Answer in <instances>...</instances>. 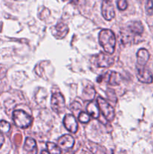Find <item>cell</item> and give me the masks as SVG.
Listing matches in <instances>:
<instances>
[{"label": "cell", "instance_id": "16", "mask_svg": "<svg viewBox=\"0 0 153 154\" xmlns=\"http://www.w3.org/2000/svg\"><path fill=\"white\" fill-rule=\"evenodd\" d=\"M95 96V90L92 86H88L82 92V98L84 101H92Z\"/></svg>", "mask_w": 153, "mask_h": 154}, {"label": "cell", "instance_id": "18", "mask_svg": "<svg viewBox=\"0 0 153 154\" xmlns=\"http://www.w3.org/2000/svg\"><path fill=\"white\" fill-rule=\"evenodd\" d=\"M10 125L8 122L5 120H1L0 121V132L2 134H6L10 131Z\"/></svg>", "mask_w": 153, "mask_h": 154}, {"label": "cell", "instance_id": "12", "mask_svg": "<svg viewBox=\"0 0 153 154\" xmlns=\"http://www.w3.org/2000/svg\"><path fill=\"white\" fill-rule=\"evenodd\" d=\"M54 28H55V30L53 32V35L57 38L59 39L63 38L67 35L69 30L68 26L63 23H58Z\"/></svg>", "mask_w": 153, "mask_h": 154}, {"label": "cell", "instance_id": "13", "mask_svg": "<svg viewBox=\"0 0 153 154\" xmlns=\"http://www.w3.org/2000/svg\"><path fill=\"white\" fill-rule=\"evenodd\" d=\"M149 53L146 49L141 48L136 53V59H137V63L140 66H145L147 62L149 60Z\"/></svg>", "mask_w": 153, "mask_h": 154}, {"label": "cell", "instance_id": "2", "mask_svg": "<svg viewBox=\"0 0 153 154\" xmlns=\"http://www.w3.org/2000/svg\"><path fill=\"white\" fill-rule=\"evenodd\" d=\"M13 120L15 125L19 128L26 129L31 126L32 117L22 110H16L13 113Z\"/></svg>", "mask_w": 153, "mask_h": 154}, {"label": "cell", "instance_id": "11", "mask_svg": "<svg viewBox=\"0 0 153 154\" xmlns=\"http://www.w3.org/2000/svg\"><path fill=\"white\" fill-rule=\"evenodd\" d=\"M128 31L131 36L140 35L143 32V26L140 21H134L128 25Z\"/></svg>", "mask_w": 153, "mask_h": 154}, {"label": "cell", "instance_id": "9", "mask_svg": "<svg viewBox=\"0 0 153 154\" xmlns=\"http://www.w3.org/2000/svg\"><path fill=\"white\" fill-rule=\"evenodd\" d=\"M104 79L107 82L108 84L111 86H117L120 84L122 81V76L120 74L116 72H109L105 74V76H103Z\"/></svg>", "mask_w": 153, "mask_h": 154}, {"label": "cell", "instance_id": "3", "mask_svg": "<svg viewBox=\"0 0 153 154\" xmlns=\"http://www.w3.org/2000/svg\"><path fill=\"white\" fill-rule=\"evenodd\" d=\"M97 103L98 105L99 110L100 111L104 117L108 121H112L115 118V110L109 104L107 101L104 99L103 98L98 97L97 99Z\"/></svg>", "mask_w": 153, "mask_h": 154}, {"label": "cell", "instance_id": "10", "mask_svg": "<svg viewBox=\"0 0 153 154\" xmlns=\"http://www.w3.org/2000/svg\"><path fill=\"white\" fill-rule=\"evenodd\" d=\"M137 78L140 82L144 83V84H151L153 81L152 74L149 70L144 68L138 69Z\"/></svg>", "mask_w": 153, "mask_h": 154}, {"label": "cell", "instance_id": "1", "mask_svg": "<svg viewBox=\"0 0 153 154\" xmlns=\"http://www.w3.org/2000/svg\"><path fill=\"white\" fill-rule=\"evenodd\" d=\"M99 43L103 47L106 53L112 54L115 51L116 39L115 34L110 29H102L99 33Z\"/></svg>", "mask_w": 153, "mask_h": 154}, {"label": "cell", "instance_id": "17", "mask_svg": "<svg viewBox=\"0 0 153 154\" xmlns=\"http://www.w3.org/2000/svg\"><path fill=\"white\" fill-rule=\"evenodd\" d=\"M46 148H47L49 153H61L62 152L58 144H56L52 142L46 143Z\"/></svg>", "mask_w": 153, "mask_h": 154}, {"label": "cell", "instance_id": "15", "mask_svg": "<svg viewBox=\"0 0 153 154\" xmlns=\"http://www.w3.org/2000/svg\"><path fill=\"white\" fill-rule=\"evenodd\" d=\"M86 110L88 114L91 116L92 118L98 119L100 116V112H99L98 105H96L94 102H91L88 104L86 107Z\"/></svg>", "mask_w": 153, "mask_h": 154}, {"label": "cell", "instance_id": "14", "mask_svg": "<svg viewBox=\"0 0 153 154\" xmlns=\"http://www.w3.org/2000/svg\"><path fill=\"white\" fill-rule=\"evenodd\" d=\"M24 150L29 153H37V144L32 138H27L24 144Z\"/></svg>", "mask_w": 153, "mask_h": 154}, {"label": "cell", "instance_id": "5", "mask_svg": "<svg viewBox=\"0 0 153 154\" xmlns=\"http://www.w3.org/2000/svg\"><path fill=\"white\" fill-rule=\"evenodd\" d=\"M51 107L56 114H61L65 108L64 98L61 93H55L51 98Z\"/></svg>", "mask_w": 153, "mask_h": 154}, {"label": "cell", "instance_id": "24", "mask_svg": "<svg viewBox=\"0 0 153 154\" xmlns=\"http://www.w3.org/2000/svg\"><path fill=\"white\" fill-rule=\"evenodd\" d=\"M78 1H79V0H70V2H71L72 3H74V4H76V3L78 2Z\"/></svg>", "mask_w": 153, "mask_h": 154}, {"label": "cell", "instance_id": "7", "mask_svg": "<svg viewBox=\"0 0 153 154\" xmlns=\"http://www.w3.org/2000/svg\"><path fill=\"white\" fill-rule=\"evenodd\" d=\"M74 145V138L70 135H64L58 140V146L62 151H68Z\"/></svg>", "mask_w": 153, "mask_h": 154}, {"label": "cell", "instance_id": "4", "mask_svg": "<svg viewBox=\"0 0 153 154\" xmlns=\"http://www.w3.org/2000/svg\"><path fill=\"white\" fill-rule=\"evenodd\" d=\"M114 63V59L106 52H100L94 57V65L99 68H109Z\"/></svg>", "mask_w": 153, "mask_h": 154}, {"label": "cell", "instance_id": "21", "mask_svg": "<svg viewBox=\"0 0 153 154\" xmlns=\"http://www.w3.org/2000/svg\"><path fill=\"white\" fill-rule=\"evenodd\" d=\"M117 7L120 11H124L128 8L127 0H117Z\"/></svg>", "mask_w": 153, "mask_h": 154}, {"label": "cell", "instance_id": "8", "mask_svg": "<svg viewBox=\"0 0 153 154\" xmlns=\"http://www.w3.org/2000/svg\"><path fill=\"white\" fill-rule=\"evenodd\" d=\"M63 123L68 131L72 133H76L78 129V123L74 116L72 114H66L63 120Z\"/></svg>", "mask_w": 153, "mask_h": 154}, {"label": "cell", "instance_id": "23", "mask_svg": "<svg viewBox=\"0 0 153 154\" xmlns=\"http://www.w3.org/2000/svg\"><path fill=\"white\" fill-rule=\"evenodd\" d=\"M4 142V136H3L2 133L0 132V148L2 147Z\"/></svg>", "mask_w": 153, "mask_h": 154}, {"label": "cell", "instance_id": "6", "mask_svg": "<svg viewBox=\"0 0 153 154\" xmlns=\"http://www.w3.org/2000/svg\"><path fill=\"white\" fill-rule=\"evenodd\" d=\"M101 13L104 18L108 21L115 17V11L110 0H104L101 5Z\"/></svg>", "mask_w": 153, "mask_h": 154}, {"label": "cell", "instance_id": "19", "mask_svg": "<svg viewBox=\"0 0 153 154\" xmlns=\"http://www.w3.org/2000/svg\"><path fill=\"white\" fill-rule=\"evenodd\" d=\"M78 119H79L80 122L82 123H88L91 120V116L86 112H80V114L78 116Z\"/></svg>", "mask_w": 153, "mask_h": 154}, {"label": "cell", "instance_id": "20", "mask_svg": "<svg viewBox=\"0 0 153 154\" xmlns=\"http://www.w3.org/2000/svg\"><path fill=\"white\" fill-rule=\"evenodd\" d=\"M146 11L148 15L153 14V0H147L146 4Z\"/></svg>", "mask_w": 153, "mask_h": 154}, {"label": "cell", "instance_id": "22", "mask_svg": "<svg viewBox=\"0 0 153 154\" xmlns=\"http://www.w3.org/2000/svg\"><path fill=\"white\" fill-rule=\"evenodd\" d=\"M70 108H71L72 111H79V110H80L81 108V105L80 104V102H74L73 103L71 104V105H70Z\"/></svg>", "mask_w": 153, "mask_h": 154}]
</instances>
